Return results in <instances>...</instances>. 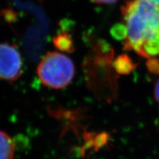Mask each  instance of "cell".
<instances>
[{
    "mask_svg": "<svg viewBox=\"0 0 159 159\" xmlns=\"http://www.w3.org/2000/svg\"><path fill=\"white\" fill-rule=\"evenodd\" d=\"M124 48L145 58L159 55V6L148 0H130L122 7Z\"/></svg>",
    "mask_w": 159,
    "mask_h": 159,
    "instance_id": "cell-1",
    "label": "cell"
},
{
    "mask_svg": "<svg viewBox=\"0 0 159 159\" xmlns=\"http://www.w3.org/2000/svg\"><path fill=\"white\" fill-rule=\"evenodd\" d=\"M75 73V67L69 57L57 52H50L41 60L37 74L45 86L61 89L70 84Z\"/></svg>",
    "mask_w": 159,
    "mask_h": 159,
    "instance_id": "cell-2",
    "label": "cell"
},
{
    "mask_svg": "<svg viewBox=\"0 0 159 159\" xmlns=\"http://www.w3.org/2000/svg\"><path fill=\"white\" fill-rule=\"evenodd\" d=\"M23 61L15 46L0 43V80L13 82L21 77Z\"/></svg>",
    "mask_w": 159,
    "mask_h": 159,
    "instance_id": "cell-3",
    "label": "cell"
},
{
    "mask_svg": "<svg viewBox=\"0 0 159 159\" xmlns=\"http://www.w3.org/2000/svg\"><path fill=\"white\" fill-rule=\"evenodd\" d=\"M52 42L57 49L64 52L71 53L75 49L71 35L66 31L60 32L55 35L52 39Z\"/></svg>",
    "mask_w": 159,
    "mask_h": 159,
    "instance_id": "cell-4",
    "label": "cell"
},
{
    "mask_svg": "<svg viewBox=\"0 0 159 159\" xmlns=\"http://www.w3.org/2000/svg\"><path fill=\"white\" fill-rule=\"evenodd\" d=\"M15 144L7 133L0 130V159H14Z\"/></svg>",
    "mask_w": 159,
    "mask_h": 159,
    "instance_id": "cell-5",
    "label": "cell"
},
{
    "mask_svg": "<svg viewBox=\"0 0 159 159\" xmlns=\"http://www.w3.org/2000/svg\"><path fill=\"white\" fill-rule=\"evenodd\" d=\"M115 71L120 75H128L136 69V64L128 55H121L114 63Z\"/></svg>",
    "mask_w": 159,
    "mask_h": 159,
    "instance_id": "cell-6",
    "label": "cell"
},
{
    "mask_svg": "<svg viewBox=\"0 0 159 159\" xmlns=\"http://www.w3.org/2000/svg\"><path fill=\"white\" fill-rule=\"evenodd\" d=\"M111 33L112 36L116 39L125 40V28L123 23L114 25L111 29Z\"/></svg>",
    "mask_w": 159,
    "mask_h": 159,
    "instance_id": "cell-7",
    "label": "cell"
},
{
    "mask_svg": "<svg viewBox=\"0 0 159 159\" xmlns=\"http://www.w3.org/2000/svg\"><path fill=\"white\" fill-rule=\"evenodd\" d=\"M148 67L151 72L159 74V60L150 58L148 62Z\"/></svg>",
    "mask_w": 159,
    "mask_h": 159,
    "instance_id": "cell-8",
    "label": "cell"
},
{
    "mask_svg": "<svg viewBox=\"0 0 159 159\" xmlns=\"http://www.w3.org/2000/svg\"><path fill=\"white\" fill-rule=\"evenodd\" d=\"M154 97L159 104V79L157 80L154 87Z\"/></svg>",
    "mask_w": 159,
    "mask_h": 159,
    "instance_id": "cell-9",
    "label": "cell"
},
{
    "mask_svg": "<svg viewBox=\"0 0 159 159\" xmlns=\"http://www.w3.org/2000/svg\"><path fill=\"white\" fill-rule=\"evenodd\" d=\"M91 1L97 4H113L116 2L117 0H91Z\"/></svg>",
    "mask_w": 159,
    "mask_h": 159,
    "instance_id": "cell-10",
    "label": "cell"
},
{
    "mask_svg": "<svg viewBox=\"0 0 159 159\" xmlns=\"http://www.w3.org/2000/svg\"><path fill=\"white\" fill-rule=\"evenodd\" d=\"M5 18L6 19V21H11L13 20V13H12L11 11H7L5 12Z\"/></svg>",
    "mask_w": 159,
    "mask_h": 159,
    "instance_id": "cell-11",
    "label": "cell"
},
{
    "mask_svg": "<svg viewBox=\"0 0 159 159\" xmlns=\"http://www.w3.org/2000/svg\"><path fill=\"white\" fill-rule=\"evenodd\" d=\"M148 1L151 2L155 4V5L159 6V0H148Z\"/></svg>",
    "mask_w": 159,
    "mask_h": 159,
    "instance_id": "cell-12",
    "label": "cell"
}]
</instances>
